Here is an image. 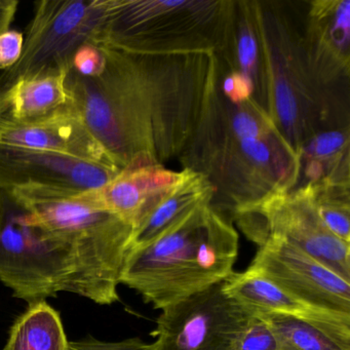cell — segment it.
<instances>
[{
    "instance_id": "obj_1",
    "label": "cell",
    "mask_w": 350,
    "mask_h": 350,
    "mask_svg": "<svg viewBox=\"0 0 350 350\" xmlns=\"http://www.w3.org/2000/svg\"><path fill=\"white\" fill-rule=\"evenodd\" d=\"M237 255V231L206 204L150 245L129 251L120 282L163 309L224 282Z\"/></svg>"
},
{
    "instance_id": "obj_2",
    "label": "cell",
    "mask_w": 350,
    "mask_h": 350,
    "mask_svg": "<svg viewBox=\"0 0 350 350\" xmlns=\"http://www.w3.org/2000/svg\"><path fill=\"white\" fill-rule=\"evenodd\" d=\"M103 46L105 67L83 77L69 69V102L120 170L153 165L154 98L143 55Z\"/></svg>"
},
{
    "instance_id": "obj_3",
    "label": "cell",
    "mask_w": 350,
    "mask_h": 350,
    "mask_svg": "<svg viewBox=\"0 0 350 350\" xmlns=\"http://www.w3.org/2000/svg\"><path fill=\"white\" fill-rule=\"evenodd\" d=\"M38 220L70 245L75 273L68 293L97 304L120 301L118 286L133 226L99 208L85 192L14 190Z\"/></svg>"
},
{
    "instance_id": "obj_4",
    "label": "cell",
    "mask_w": 350,
    "mask_h": 350,
    "mask_svg": "<svg viewBox=\"0 0 350 350\" xmlns=\"http://www.w3.org/2000/svg\"><path fill=\"white\" fill-rule=\"evenodd\" d=\"M73 273L70 245L13 192L0 190V282L30 304L67 292Z\"/></svg>"
},
{
    "instance_id": "obj_5",
    "label": "cell",
    "mask_w": 350,
    "mask_h": 350,
    "mask_svg": "<svg viewBox=\"0 0 350 350\" xmlns=\"http://www.w3.org/2000/svg\"><path fill=\"white\" fill-rule=\"evenodd\" d=\"M107 0H42L24 38L23 52L12 68L0 75L7 94L18 81L67 73L81 46L97 44Z\"/></svg>"
},
{
    "instance_id": "obj_6",
    "label": "cell",
    "mask_w": 350,
    "mask_h": 350,
    "mask_svg": "<svg viewBox=\"0 0 350 350\" xmlns=\"http://www.w3.org/2000/svg\"><path fill=\"white\" fill-rule=\"evenodd\" d=\"M235 215L241 230L258 245L269 237L280 239L350 282V243L338 239L323 224L304 187L239 206Z\"/></svg>"
},
{
    "instance_id": "obj_7",
    "label": "cell",
    "mask_w": 350,
    "mask_h": 350,
    "mask_svg": "<svg viewBox=\"0 0 350 350\" xmlns=\"http://www.w3.org/2000/svg\"><path fill=\"white\" fill-rule=\"evenodd\" d=\"M223 282L161 309L152 350H232L253 319L225 294Z\"/></svg>"
},
{
    "instance_id": "obj_8",
    "label": "cell",
    "mask_w": 350,
    "mask_h": 350,
    "mask_svg": "<svg viewBox=\"0 0 350 350\" xmlns=\"http://www.w3.org/2000/svg\"><path fill=\"white\" fill-rule=\"evenodd\" d=\"M247 269L262 274L309 306L350 315V282L280 239L269 237L259 245Z\"/></svg>"
},
{
    "instance_id": "obj_9",
    "label": "cell",
    "mask_w": 350,
    "mask_h": 350,
    "mask_svg": "<svg viewBox=\"0 0 350 350\" xmlns=\"http://www.w3.org/2000/svg\"><path fill=\"white\" fill-rule=\"evenodd\" d=\"M122 170L60 153L0 145V190L85 192L111 181Z\"/></svg>"
},
{
    "instance_id": "obj_10",
    "label": "cell",
    "mask_w": 350,
    "mask_h": 350,
    "mask_svg": "<svg viewBox=\"0 0 350 350\" xmlns=\"http://www.w3.org/2000/svg\"><path fill=\"white\" fill-rule=\"evenodd\" d=\"M0 145L60 153L118 167L70 102L56 113L36 122H17L3 113L0 116Z\"/></svg>"
},
{
    "instance_id": "obj_11",
    "label": "cell",
    "mask_w": 350,
    "mask_h": 350,
    "mask_svg": "<svg viewBox=\"0 0 350 350\" xmlns=\"http://www.w3.org/2000/svg\"><path fill=\"white\" fill-rule=\"evenodd\" d=\"M185 173L186 170L176 173L154 163L131 167L85 193L99 208L134 226L147 210L182 181Z\"/></svg>"
},
{
    "instance_id": "obj_12",
    "label": "cell",
    "mask_w": 350,
    "mask_h": 350,
    "mask_svg": "<svg viewBox=\"0 0 350 350\" xmlns=\"http://www.w3.org/2000/svg\"><path fill=\"white\" fill-rule=\"evenodd\" d=\"M214 184L206 174L186 169L180 183L151 206L133 226L129 251L150 245L200 206L211 204Z\"/></svg>"
},
{
    "instance_id": "obj_13",
    "label": "cell",
    "mask_w": 350,
    "mask_h": 350,
    "mask_svg": "<svg viewBox=\"0 0 350 350\" xmlns=\"http://www.w3.org/2000/svg\"><path fill=\"white\" fill-rule=\"evenodd\" d=\"M222 288L227 296L254 315L282 313L300 319L350 321V315L321 310L301 302L265 276L250 269L241 273L233 272L223 282Z\"/></svg>"
},
{
    "instance_id": "obj_14",
    "label": "cell",
    "mask_w": 350,
    "mask_h": 350,
    "mask_svg": "<svg viewBox=\"0 0 350 350\" xmlns=\"http://www.w3.org/2000/svg\"><path fill=\"white\" fill-rule=\"evenodd\" d=\"M282 350H350V321L300 319L282 313H260Z\"/></svg>"
},
{
    "instance_id": "obj_15",
    "label": "cell",
    "mask_w": 350,
    "mask_h": 350,
    "mask_svg": "<svg viewBox=\"0 0 350 350\" xmlns=\"http://www.w3.org/2000/svg\"><path fill=\"white\" fill-rule=\"evenodd\" d=\"M67 73L18 81L7 93L5 113L17 122H31L56 113L69 103Z\"/></svg>"
},
{
    "instance_id": "obj_16",
    "label": "cell",
    "mask_w": 350,
    "mask_h": 350,
    "mask_svg": "<svg viewBox=\"0 0 350 350\" xmlns=\"http://www.w3.org/2000/svg\"><path fill=\"white\" fill-rule=\"evenodd\" d=\"M60 313L46 300L30 303L10 329L3 350H68Z\"/></svg>"
},
{
    "instance_id": "obj_17",
    "label": "cell",
    "mask_w": 350,
    "mask_h": 350,
    "mask_svg": "<svg viewBox=\"0 0 350 350\" xmlns=\"http://www.w3.org/2000/svg\"><path fill=\"white\" fill-rule=\"evenodd\" d=\"M317 214L334 235L350 243V204L348 181L325 179L304 186Z\"/></svg>"
},
{
    "instance_id": "obj_18",
    "label": "cell",
    "mask_w": 350,
    "mask_h": 350,
    "mask_svg": "<svg viewBox=\"0 0 350 350\" xmlns=\"http://www.w3.org/2000/svg\"><path fill=\"white\" fill-rule=\"evenodd\" d=\"M348 137L341 131H329L315 136L308 146L300 153L309 159L306 165L308 183H317L325 179V165L334 169L340 165L344 151H347ZM307 183V184H308Z\"/></svg>"
},
{
    "instance_id": "obj_19",
    "label": "cell",
    "mask_w": 350,
    "mask_h": 350,
    "mask_svg": "<svg viewBox=\"0 0 350 350\" xmlns=\"http://www.w3.org/2000/svg\"><path fill=\"white\" fill-rule=\"evenodd\" d=\"M232 350H282V348L269 325L254 315Z\"/></svg>"
},
{
    "instance_id": "obj_20",
    "label": "cell",
    "mask_w": 350,
    "mask_h": 350,
    "mask_svg": "<svg viewBox=\"0 0 350 350\" xmlns=\"http://www.w3.org/2000/svg\"><path fill=\"white\" fill-rule=\"evenodd\" d=\"M105 62L103 46L87 44L75 53L70 69L81 77H93L103 71Z\"/></svg>"
},
{
    "instance_id": "obj_21",
    "label": "cell",
    "mask_w": 350,
    "mask_h": 350,
    "mask_svg": "<svg viewBox=\"0 0 350 350\" xmlns=\"http://www.w3.org/2000/svg\"><path fill=\"white\" fill-rule=\"evenodd\" d=\"M273 95L278 120L286 128H293L299 118V104L286 79H278L274 83Z\"/></svg>"
},
{
    "instance_id": "obj_22",
    "label": "cell",
    "mask_w": 350,
    "mask_h": 350,
    "mask_svg": "<svg viewBox=\"0 0 350 350\" xmlns=\"http://www.w3.org/2000/svg\"><path fill=\"white\" fill-rule=\"evenodd\" d=\"M239 31L237 44V62L241 66V72L253 81L259 61V46L250 26H243Z\"/></svg>"
},
{
    "instance_id": "obj_23",
    "label": "cell",
    "mask_w": 350,
    "mask_h": 350,
    "mask_svg": "<svg viewBox=\"0 0 350 350\" xmlns=\"http://www.w3.org/2000/svg\"><path fill=\"white\" fill-rule=\"evenodd\" d=\"M68 350H152V343H145L140 338H130L118 342H103L93 337L69 341Z\"/></svg>"
},
{
    "instance_id": "obj_24",
    "label": "cell",
    "mask_w": 350,
    "mask_h": 350,
    "mask_svg": "<svg viewBox=\"0 0 350 350\" xmlns=\"http://www.w3.org/2000/svg\"><path fill=\"white\" fill-rule=\"evenodd\" d=\"M24 36L17 30L0 33V69L5 71L19 61L23 52Z\"/></svg>"
},
{
    "instance_id": "obj_25",
    "label": "cell",
    "mask_w": 350,
    "mask_h": 350,
    "mask_svg": "<svg viewBox=\"0 0 350 350\" xmlns=\"http://www.w3.org/2000/svg\"><path fill=\"white\" fill-rule=\"evenodd\" d=\"M222 90L230 103L241 104L251 99L254 83L245 73L233 71L225 77Z\"/></svg>"
},
{
    "instance_id": "obj_26",
    "label": "cell",
    "mask_w": 350,
    "mask_h": 350,
    "mask_svg": "<svg viewBox=\"0 0 350 350\" xmlns=\"http://www.w3.org/2000/svg\"><path fill=\"white\" fill-rule=\"evenodd\" d=\"M8 110L7 94L0 91V116Z\"/></svg>"
}]
</instances>
